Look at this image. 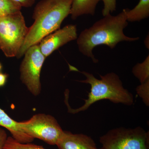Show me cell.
Returning <instances> with one entry per match:
<instances>
[{
    "label": "cell",
    "instance_id": "6da1fadb",
    "mask_svg": "<svg viewBox=\"0 0 149 149\" xmlns=\"http://www.w3.org/2000/svg\"><path fill=\"white\" fill-rule=\"evenodd\" d=\"M128 24L125 9L115 16L109 14L104 16L90 28L83 30L77 37L79 51L97 63L98 60L93 52V49L97 46L105 45L113 49L120 42H134L139 40V37H128L124 35L123 29Z\"/></svg>",
    "mask_w": 149,
    "mask_h": 149
},
{
    "label": "cell",
    "instance_id": "7a4b0ae2",
    "mask_svg": "<svg viewBox=\"0 0 149 149\" xmlns=\"http://www.w3.org/2000/svg\"><path fill=\"white\" fill-rule=\"evenodd\" d=\"M73 0H41L35 6L32 17L34 23L28 32L17 58L24 56L31 46L60 28L65 19L70 13Z\"/></svg>",
    "mask_w": 149,
    "mask_h": 149
},
{
    "label": "cell",
    "instance_id": "3957f363",
    "mask_svg": "<svg viewBox=\"0 0 149 149\" xmlns=\"http://www.w3.org/2000/svg\"><path fill=\"white\" fill-rule=\"evenodd\" d=\"M78 71L85 75L86 79L77 81L90 84L91 92L88 94V99L84 100V104L76 109H71L66 100L65 102L70 113L85 111L93 104L101 100H108L113 103L122 104L128 106L132 105L134 103L132 93L124 88L119 76L114 72L100 75V79H98L89 72Z\"/></svg>",
    "mask_w": 149,
    "mask_h": 149
},
{
    "label": "cell",
    "instance_id": "277c9868",
    "mask_svg": "<svg viewBox=\"0 0 149 149\" xmlns=\"http://www.w3.org/2000/svg\"><path fill=\"white\" fill-rule=\"evenodd\" d=\"M28 29L21 10L0 17V49L6 56H17Z\"/></svg>",
    "mask_w": 149,
    "mask_h": 149
},
{
    "label": "cell",
    "instance_id": "5b68a950",
    "mask_svg": "<svg viewBox=\"0 0 149 149\" xmlns=\"http://www.w3.org/2000/svg\"><path fill=\"white\" fill-rule=\"evenodd\" d=\"M149 133L140 126L114 128L100 137L98 149H149Z\"/></svg>",
    "mask_w": 149,
    "mask_h": 149
},
{
    "label": "cell",
    "instance_id": "8992f818",
    "mask_svg": "<svg viewBox=\"0 0 149 149\" xmlns=\"http://www.w3.org/2000/svg\"><path fill=\"white\" fill-rule=\"evenodd\" d=\"M18 124L29 136L51 145H56L63 132L53 116L43 113L35 115L29 120L18 122Z\"/></svg>",
    "mask_w": 149,
    "mask_h": 149
},
{
    "label": "cell",
    "instance_id": "52a82bcc",
    "mask_svg": "<svg viewBox=\"0 0 149 149\" xmlns=\"http://www.w3.org/2000/svg\"><path fill=\"white\" fill-rule=\"evenodd\" d=\"M20 65V80L32 95L41 91L40 74L46 57L41 52L39 44L31 46L24 53Z\"/></svg>",
    "mask_w": 149,
    "mask_h": 149
},
{
    "label": "cell",
    "instance_id": "ba28073f",
    "mask_svg": "<svg viewBox=\"0 0 149 149\" xmlns=\"http://www.w3.org/2000/svg\"><path fill=\"white\" fill-rule=\"evenodd\" d=\"M77 38L76 25L68 24L43 38L39 43V47L41 52L47 58L61 47Z\"/></svg>",
    "mask_w": 149,
    "mask_h": 149
},
{
    "label": "cell",
    "instance_id": "9c48e42d",
    "mask_svg": "<svg viewBox=\"0 0 149 149\" xmlns=\"http://www.w3.org/2000/svg\"><path fill=\"white\" fill-rule=\"evenodd\" d=\"M58 149H98L90 136L63 131L56 144Z\"/></svg>",
    "mask_w": 149,
    "mask_h": 149
},
{
    "label": "cell",
    "instance_id": "30bf717a",
    "mask_svg": "<svg viewBox=\"0 0 149 149\" xmlns=\"http://www.w3.org/2000/svg\"><path fill=\"white\" fill-rule=\"evenodd\" d=\"M0 126L7 129L13 138L17 142L22 143H32L34 139L24 133L17 122L11 118L6 113L0 108Z\"/></svg>",
    "mask_w": 149,
    "mask_h": 149
},
{
    "label": "cell",
    "instance_id": "8fae6325",
    "mask_svg": "<svg viewBox=\"0 0 149 149\" xmlns=\"http://www.w3.org/2000/svg\"><path fill=\"white\" fill-rule=\"evenodd\" d=\"M102 0H73L70 13L71 18L75 20L84 15H94L97 5Z\"/></svg>",
    "mask_w": 149,
    "mask_h": 149
},
{
    "label": "cell",
    "instance_id": "7c38bea8",
    "mask_svg": "<svg viewBox=\"0 0 149 149\" xmlns=\"http://www.w3.org/2000/svg\"><path fill=\"white\" fill-rule=\"evenodd\" d=\"M128 22L140 21L149 16V0H140L132 9L125 8Z\"/></svg>",
    "mask_w": 149,
    "mask_h": 149
},
{
    "label": "cell",
    "instance_id": "4fadbf2b",
    "mask_svg": "<svg viewBox=\"0 0 149 149\" xmlns=\"http://www.w3.org/2000/svg\"><path fill=\"white\" fill-rule=\"evenodd\" d=\"M132 72L141 84L149 81V56L141 63H138L133 67Z\"/></svg>",
    "mask_w": 149,
    "mask_h": 149
},
{
    "label": "cell",
    "instance_id": "5bb4252c",
    "mask_svg": "<svg viewBox=\"0 0 149 149\" xmlns=\"http://www.w3.org/2000/svg\"><path fill=\"white\" fill-rule=\"evenodd\" d=\"M22 7L13 0H0V17L21 10Z\"/></svg>",
    "mask_w": 149,
    "mask_h": 149
},
{
    "label": "cell",
    "instance_id": "9a60e30c",
    "mask_svg": "<svg viewBox=\"0 0 149 149\" xmlns=\"http://www.w3.org/2000/svg\"><path fill=\"white\" fill-rule=\"evenodd\" d=\"M3 149H45L42 146L31 143H22L17 142L13 137H8Z\"/></svg>",
    "mask_w": 149,
    "mask_h": 149
},
{
    "label": "cell",
    "instance_id": "2e32d148",
    "mask_svg": "<svg viewBox=\"0 0 149 149\" xmlns=\"http://www.w3.org/2000/svg\"><path fill=\"white\" fill-rule=\"evenodd\" d=\"M137 94L147 106H149V81L142 83L136 89Z\"/></svg>",
    "mask_w": 149,
    "mask_h": 149
},
{
    "label": "cell",
    "instance_id": "e0dca14e",
    "mask_svg": "<svg viewBox=\"0 0 149 149\" xmlns=\"http://www.w3.org/2000/svg\"><path fill=\"white\" fill-rule=\"evenodd\" d=\"M103 2L104 8L102 13L104 17L112 13L116 10V0H102Z\"/></svg>",
    "mask_w": 149,
    "mask_h": 149
},
{
    "label": "cell",
    "instance_id": "ac0fdd59",
    "mask_svg": "<svg viewBox=\"0 0 149 149\" xmlns=\"http://www.w3.org/2000/svg\"><path fill=\"white\" fill-rule=\"evenodd\" d=\"M22 8H29L35 3L36 0H13Z\"/></svg>",
    "mask_w": 149,
    "mask_h": 149
},
{
    "label": "cell",
    "instance_id": "d6986e66",
    "mask_svg": "<svg viewBox=\"0 0 149 149\" xmlns=\"http://www.w3.org/2000/svg\"><path fill=\"white\" fill-rule=\"evenodd\" d=\"M7 138L6 131L0 128V149H3Z\"/></svg>",
    "mask_w": 149,
    "mask_h": 149
},
{
    "label": "cell",
    "instance_id": "ffe728a7",
    "mask_svg": "<svg viewBox=\"0 0 149 149\" xmlns=\"http://www.w3.org/2000/svg\"><path fill=\"white\" fill-rule=\"evenodd\" d=\"M8 77V75L7 74L0 72V87H3L5 85Z\"/></svg>",
    "mask_w": 149,
    "mask_h": 149
},
{
    "label": "cell",
    "instance_id": "44dd1931",
    "mask_svg": "<svg viewBox=\"0 0 149 149\" xmlns=\"http://www.w3.org/2000/svg\"><path fill=\"white\" fill-rule=\"evenodd\" d=\"M148 41H149V36H147L146 38V40L144 41V43H145V45L147 48L149 49V45L148 44Z\"/></svg>",
    "mask_w": 149,
    "mask_h": 149
},
{
    "label": "cell",
    "instance_id": "7402d4cb",
    "mask_svg": "<svg viewBox=\"0 0 149 149\" xmlns=\"http://www.w3.org/2000/svg\"><path fill=\"white\" fill-rule=\"evenodd\" d=\"M2 69V65L1 64V63H0V71H1V70Z\"/></svg>",
    "mask_w": 149,
    "mask_h": 149
}]
</instances>
